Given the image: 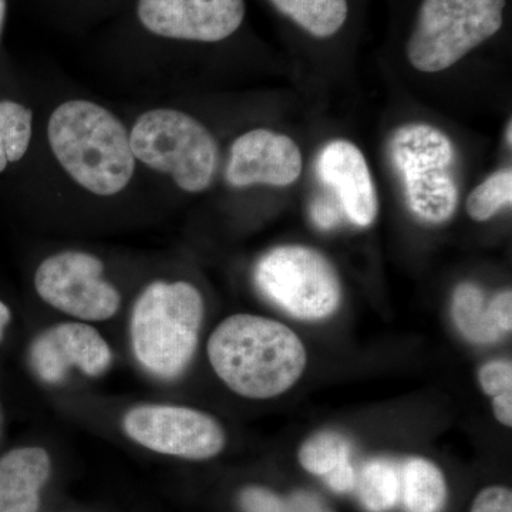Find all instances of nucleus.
Returning a JSON list of instances; mask_svg holds the SVG:
<instances>
[{
    "mask_svg": "<svg viewBox=\"0 0 512 512\" xmlns=\"http://www.w3.org/2000/svg\"><path fill=\"white\" fill-rule=\"evenodd\" d=\"M453 318L471 342L480 345L497 342L511 332V292L503 291L487 299L477 285H460L453 296Z\"/></svg>",
    "mask_w": 512,
    "mask_h": 512,
    "instance_id": "nucleus-15",
    "label": "nucleus"
},
{
    "mask_svg": "<svg viewBox=\"0 0 512 512\" xmlns=\"http://www.w3.org/2000/svg\"><path fill=\"white\" fill-rule=\"evenodd\" d=\"M355 490L367 510H390L400 500V470L389 460L369 461L356 473Z\"/></svg>",
    "mask_w": 512,
    "mask_h": 512,
    "instance_id": "nucleus-19",
    "label": "nucleus"
},
{
    "mask_svg": "<svg viewBox=\"0 0 512 512\" xmlns=\"http://www.w3.org/2000/svg\"><path fill=\"white\" fill-rule=\"evenodd\" d=\"M318 173L323 183L338 192L340 205L353 224L369 227L375 222L379 200L359 147L346 140L332 141L320 153Z\"/></svg>",
    "mask_w": 512,
    "mask_h": 512,
    "instance_id": "nucleus-13",
    "label": "nucleus"
},
{
    "mask_svg": "<svg viewBox=\"0 0 512 512\" xmlns=\"http://www.w3.org/2000/svg\"><path fill=\"white\" fill-rule=\"evenodd\" d=\"M312 220L316 227L332 229L339 224L340 212L332 201L326 198H318L312 204Z\"/></svg>",
    "mask_w": 512,
    "mask_h": 512,
    "instance_id": "nucleus-25",
    "label": "nucleus"
},
{
    "mask_svg": "<svg viewBox=\"0 0 512 512\" xmlns=\"http://www.w3.org/2000/svg\"><path fill=\"white\" fill-rule=\"evenodd\" d=\"M104 265L86 252H60L37 268L35 288L57 311L83 320H107L120 308V293L101 278Z\"/></svg>",
    "mask_w": 512,
    "mask_h": 512,
    "instance_id": "nucleus-8",
    "label": "nucleus"
},
{
    "mask_svg": "<svg viewBox=\"0 0 512 512\" xmlns=\"http://www.w3.org/2000/svg\"><path fill=\"white\" fill-rule=\"evenodd\" d=\"M123 426L131 440L167 456L207 460L225 446L218 421L188 407L143 404L128 410Z\"/></svg>",
    "mask_w": 512,
    "mask_h": 512,
    "instance_id": "nucleus-9",
    "label": "nucleus"
},
{
    "mask_svg": "<svg viewBox=\"0 0 512 512\" xmlns=\"http://www.w3.org/2000/svg\"><path fill=\"white\" fill-rule=\"evenodd\" d=\"M130 147L136 160L151 170L171 175L183 191L210 187L218 147L208 128L183 111L156 109L138 117Z\"/></svg>",
    "mask_w": 512,
    "mask_h": 512,
    "instance_id": "nucleus-4",
    "label": "nucleus"
},
{
    "mask_svg": "<svg viewBox=\"0 0 512 512\" xmlns=\"http://www.w3.org/2000/svg\"><path fill=\"white\" fill-rule=\"evenodd\" d=\"M50 467L40 447L16 448L0 458V512H37Z\"/></svg>",
    "mask_w": 512,
    "mask_h": 512,
    "instance_id": "nucleus-14",
    "label": "nucleus"
},
{
    "mask_svg": "<svg viewBox=\"0 0 512 512\" xmlns=\"http://www.w3.org/2000/svg\"><path fill=\"white\" fill-rule=\"evenodd\" d=\"M204 318L200 291L188 282H154L138 296L131 342L140 365L163 380L177 379L190 365Z\"/></svg>",
    "mask_w": 512,
    "mask_h": 512,
    "instance_id": "nucleus-3",
    "label": "nucleus"
},
{
    "mask_svg": "<svg viewBox=\"0 0 512 512\" xmlns=\"http://www.w3.org/2000/svg\"><path fill=\"white\" fill-rule=\"evenodd\" d=\"M471 512H512V494L507 488H487L474 501Z\"/></svg>",
    "mask_w": 512,
    "mask_h": 512,
    "instance_id": "nucleus-24",
    "label": "nucleus"
},
{
    "mask_svg": "<svg viewBox=\"0 0 512 512\" xmlns=\"http://www.w3.org/2000/svg\"><path fill=\"white\" fill-rule=\"evenodd\" d=\"M505 0H423L407 59L423 73L450 69L503 28Z\"/></svg>",
    "mask_w": 512,
    "mask_h": 512,
    "instance_id": "nucleus-5",
    "label": "nucleus"
},
{
    "mask_svg": "<svg viewBox=\"0 0 512 512\" xmlns=\"http://www.w3.org/2000/svg\"><path fill=\"white\" fill-rule=\"evenodd\" d=\"M255 279L266 298L299 319L328 318L342 296L332 264L302 245H286L266 254L256 266Z\"/></svg>",
    "mask_w": 512,
    "mask_h": 512,
    "instance_id": "nucleus-7",
    "label": "nucleus"
},
{
    "mask_svg": "<svg viewBox=\"0 0 512 512\" xmlns=\"http://www.w3.org/2000/svg\"><path fill=\"white\" fill-rule=\"evenodd\" d=\"M47 137L64 171L87 191L110 197L130 184L136 158L126 127L99 104H60L50 116Z\"/></svg>",
    "mask_w": 512,
    "mask_h": 512,
    "instance_id": "nucleus-2",
    "label": "nucleus"
},
{
    "mask_svg": "<svg viewBox=\"0 0 512 512\" xmlns=\"http://www.w3.org/2000/svg\"><path fill=\"white\" fill-rule=\"evenodd\" d=\"M512 201L511 168L491 174L487 180L477 185L468 195L466 208L474 221L491 220L501 208L510 207Z\"/></svg>",
    "mask_w": 512,
    "mask_h": 512,
    "instance_id": "nucleus-21",
    "label": "nucleus"
},
{
    "mask_svg": "<svg viewBox=\"0 0 512 512\" xmlns=\"http://www.w3.org/2000/svg\"><path fill=\"white\" fill-rule=\"evenodd\" d=\"M511 130H512V123L510 121V123H508V144H510V146L512 143Z\"/></svg>",
    "mask_w": 512,
    "mask_h": 512,
    "instance_id": "nucleus-29",
    "label": "nucleus"
},
{
    "mask_svg": "<svg viewBox=\"0 0 512 512\" xmlns=\"http://www.w3.org/2000/svg\"><path fill=\"white\" fill-rule=\"evenodd\" d=\"M301 173V150L285 134L256 128L232 144L227 167V180L232 187H288Z\"/></svg>",
    "mask_w": 512,
    "mask_h": 512,
    "instance_id": "nucleus-12",
    "label": "nucleus"
},
{
    "mask_svg": "<svg viewBox=\"0 0 512 512\" xmlns=\"http://www.w3.org/2000/svg\"><path fill=\"white\" fill-rule=\"evenodd\" d=\"M10 319H12V313H10L8 305L0 301V340L3 338V333H5L6 326L9 325Z\"/></svg>",
    "mask_w": 512,
    "mask_h": 512,
    "instance_id": "nucleus-27",
    "label": "nucleus"
},
{
    "mask_svg": "<svg viewBox=\"0 0 512 512\" xmlns=\"http://www.w3.org/2000/svg\"><path fill=\"white\" fill-rule=\"evenodd\" d=\"M481 387L488 396L497 397L512 393V365L510 360H494L481 367Z\"/></svg>",
    "mask_w": 512,
    "mask_h": 512,
    "instance_id": "nucleus-23",
    "label": "nucleus"
},
{
    "mask_svg": "<svg viewBox=\"0 0 512 512\" xmlns=\"http://www.w3.org/2000/svg\"><path fill=\"white\" fill-rule=\"evenodd\" d=\"M494 414L504 426H512V393L494 397Z\"/></svg>",
    "mask_w": 512,
    "mask_h": 512,
    "instance_id": "nucleus-26",
    "label": "nucleus"
},
{
    "mask_svg": "<svg viewBox=\"0 0 512 512\" xmlns=\"http://www.w3.org/2000/svg\"><path fill=\"white\" fill-rule=\"evenodd\" d=\"M138 19L154 35L192 42H221L245 18L244 0H138Z\"/></svg>",
    "mask_w": 512,
    "mask_h": 512,
    "instance_id": "nucleus-10",
    "label": "nucleus"
},
{
    "mask_svg": "<svg viewBox=\"0 0 512 512\" xmlns=\"http://www.w3.org/2000/svg\"><path fill=\"white\" fill-rule=\"evenodd\" d=\"M299 461L305 470L325 478L336 493L355 490L356 470L352 464V448L346 437L333 431H323L303 444Z\"/></svg>",
    "mask_w": 512,
    "mask_h": 512,
    "instance_id": "nucleus-16",
    "label": "nucleus"
},
{
    "mask_svg": "<svg viewBox=\"0 0 512 512\" xmlns=\"http://www.w3.org/2000/svg\"><path fill=\"white\" fill-rule=\"evenodd\" d=\"M33 113L15 101H0V173L28 153Z\"/></svg>",
    "mask_w": 512,
    "mask_h": 512,
    "instance_id": "nucleus-20",
    "label": "nucleus"
},
{
    "mask_svg": "<svg viewBox=\"0 0 512 512\" xmlns=\"http://www.w3.org/2000/svg\"><path fill=\"white\" fill-rule=\"evenodd\" d=\"M6 18V0H0V35H2L3 25Z\"/></svg>",
    "mask_w": 512,
    "mask_h": 512,
    "instance_id": "nucleus-28",
    "label": "nucleus"
},
{
    "mask_svg": "<svg viewBox=\"0 0 512 512\" xmlns=\"http://www.w3.org/2000/svg\"><path fill=\"white\" fill-rule=\"evenodd\" d=\"M106 339L86 323H60L40 333L30 348V363L40 380L56 384L76 367L89 377H99L111 365Z\"/></svg>",
    "mask_w": 512,
    "mask_h": 512,
    "instance_id": "nucleus-11",
    "label": "nucleus"
},
{
    "mask_svg": "<svg viewBox=\"0 0 512 512\" xmlns=\"http://www.w3.org/2000/svg\"><path fill=\"white\" fill-rule=\"evenodd\" d=\"M241 503L247 512H325L312 495L296 494L284 500L264 488H248L241 495Z\"/></svg>",
    "mask_w": 512,
    "mask_h": 512,
    "instance_id": "nucleus-22",
    "label": "nucleus"
},
{
    "mask_svg": "<svg viewBox=\"0 0 512 512\" xmlns=\"http://www.w3.org/2000/svg\"><path fill=\"white\" fill-rule=\"evenodd\" d=\"M400 498L409 512H440L447 487L439 468L423 458H410L400 470Z\"/></svg>",
    "mask_w": 512,
    "mask_h": 512,
    "instance_id": "nucleus-17",
    "label": "nucleus"
},
{
    "mask_svg": "<svg viewBox=\"0 0 512 512\" xmlns=\"http://www.w3.org/2000/svg\"><path fill=\"white\" fill-rule=\"evenodd\" d=\"M208 357L222 382L249 399L286 392L306 365L301 339L288 326L254 315L225 319L211 335Z\"/></svg>",
    "mask_w": 512,
    "mask_h": 512,
    "instance_id": "nucleus-1",
    "label": "nucleus"
},
{
    "mask_svg": "<svg viewBox=\"0 0 512 512\" xmlns=\"http://www.w3.org/2000/svg\"><path fill=\"white\" fill-rule=\"evenodd\" d=\"M282 15L293 20L309 35L328 39L348 19V0H271Z\"/></svg>",
    "mask_w": 512,
    "mask_h": 512,
    "instance_id": "nucleus-18",
    "label": "nucleus"
},
{
    "mask_svg": "<svg viewBox=\"0 0 512 512\" xmlns=\"http://www.w3.org/2000/svg\"><path fill=\"white\" fill-rule=\"evenodd\" d=\"M390 154L414 214L433 224L450 220L458 202L450 138L430 124H410L394 133Z\"/></svg>",
    "mask_w": 512,
    "mask_h": 512,
    "instance_id": "nucleus-6",
    "label": "nucleus"
}]
</instances>
